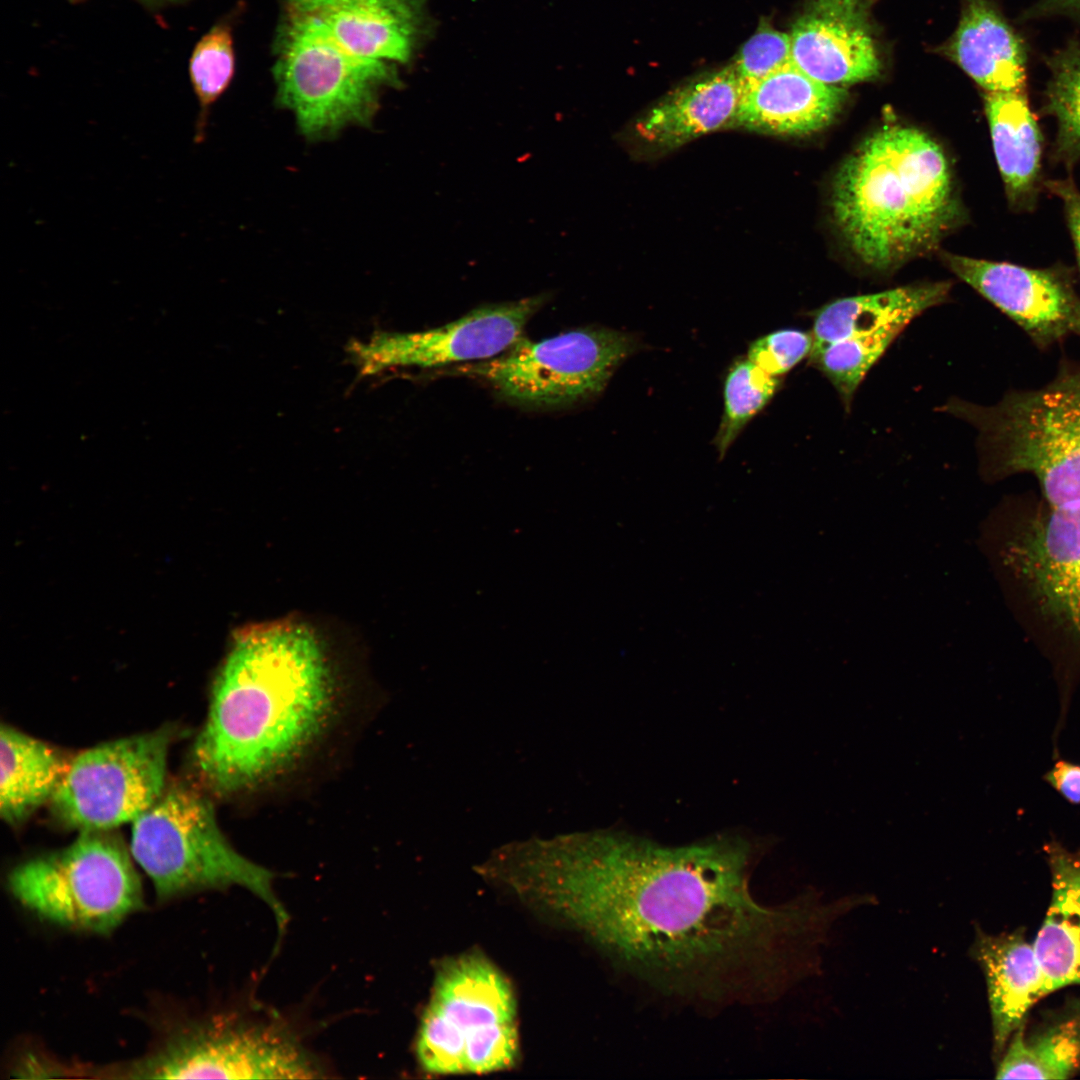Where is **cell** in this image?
<instances>
[{"label":"cell","instance_id":"1","mask_svg":"<svg viewBox=\"0 0 1080 1080\" xmlns=\"http://www.w3.org/2000/svg\"><path fill=\"white\" fill-rule=\"evenodd\" d=\"M749 842L664 846L624 833L586 839L527 870L519 893L577 928L633 976L711 1004L775 1000L818 966L842 898L764 904Z\"/></svg>","mask_w":1080,"mask_h":1080},{"label":"cell","instance_id":"2","mask_svg":"<svg viewBox=\"0 0 1080 1080\" xmlns=\"http://www.w3.org/2000/svg\"><path fill=\"white\" fill-rule=\"evenodd\" d=\"M342 706L310 628L288 621L250 626L235 636L215 678L192 748L194 770L222 797L268 787L310 756Z\"/></svg>","mask_w":1080,"mask_h":1080},{"label":"cell","instance_id":"3","mask_svg":"<svg viewBox=\"0 0 1080 1080\" xmlns=\"http://www.w3.org/2000/svg\"><path fill=\"white\" fill-rule=\"evenodd\" d=\"M831 210L856 258L878 272L934 249L961 216L941 146L899 124L877 129L842 163Z\"/></svg>","mask_w":1080,"mask_h":1080},{"label":"cell","instance_id":"4","mask_svg":"<svg viewBox=\"0 0 1080 1080\" xmlns=\"http://www.w3.org/2000/svg\"><path fill=\"white\" fill-rule=\"evenodd\" d=\"M983 546L1011 610L1052 667L1058 744L1080 683V506L1011 496L986 521Z\"/></svg>","mask_w":1080,"mask_h":1080},{"label":"cell","instance_id":"5","mask_svg":"<svg viewBox=\"0 0 1080 1080\" xmlns=\"http://www.w3.org/2000/svg\"><path fill=\"white\" fill-rule=\"evenodd\" d=\"M938 410L976 429L985 480L1030 474L1051 506H1080L1079 361L1062 359L1048 383L1010 390L995 404L952 398Z\"/></svg>","mask_w":1080,"mask_h":1080},{"label":"cell","instance_id":"6","mask_svg":"<svg viewBox=\"0 0 1080 1080\" xmlns=\"http://www.w3.org/2000/svg\"><path fill=\"white\" fill-rule=\"evenodd\" d=\"M130 852L160 900L237 885L261 898L281 929L288 920L273 889V873L232 847L211 801L189 785L166 787L132 822Z\"/></svg>","mask_w":1080,"mask_h":1080},{"label":"cell","instance_id":"7","mask_svg":"<svg viewBox=\"0 0 1080 1080\" xmlns=\"http://www.w3.org/2000/svg\"><path fill=\"white\" fill-rule=\"evenodd\" d=\"M515 998L502 972L479 954L445 962L436 974L416 1038L419 1064L432 1074H482L518 1056Z\"/></svg>","mask_w":1080,"mask_h":1080},{"label":"cell","instance_id":"8","mask_svg":"<svg viewBox=\"0 0 1080 1080\" xmlns=\"http://www.w3.org/2000/svg\"><path fill=\"white\" fill-rule=\"evenodd\" d=\"M276 103L310 140L369 126L385 88L401 87L398 66L358 57L304 20L280 12L272 42Z\"/></svg>","mask_w":1080,"mask_h":1080},{"label":"cell","instance_id":"9","mask_svg":"<svg viewBox=\"0 0 1080 1080\" xmlns=\"http://www.w3.org/2000/svg\"><path fill=\"white\" fill-rule=\"evenodd\" d=\"M8 882L14 897L39 917L94 933L111 932L143 906L129 853L107 831H82L68 847L17 866Z\"/></svg>","mask_w":1080,"mask_h":1080},{"label":"cell","instance_id":"10","mask_svg":"<svg viewBox=\"0 0 1080 1080\" xmlns=\"http://www.w3.org/2000/svg\"><path fill=\"white\" fill-rule=\"evenodd\" d=\"M637 349L631 334L579 328L539 341L522 336L501 354L469 364L465 371L512 403L560 408L599 395L619 364Z\"/></svg>","mask_w":1080,"mask_h":1080},{"label":"cell","instance_id":"11","mask_svg":"<svg viewBox=\"0 0 1080 1080\" xmlns=\"http://www.w3.org/2000/svg\"><path fill=\"white\" fill-rule=\"evenodd\" d=\"M171 729L110 741L78 754L52 799L54 816L82 831L133 822L166 788Z\"/></svg>","mask_w":1080,"mask_h":1080},{"label":"cell","instance_id":"12","mask_svg":"<svg viewBox=\"0 0 1080 1080\" xmlns=\"http://www.w3.org/2000/svg\"><path fill=\"white\" fill-rule=\"evenodd\" d=\"M116 1078L303 1079L321 1070L300 1044L273 1024L216 1020L175 1034L153 1054L111 1069Z\"/></svg>","mask_w":1080,"mask_h":1080},{"label":"cell","instance_id":"13","mask_svg":"<svg viewBox=\"0 0 1080 1080\" xmlns=\"http://www.w3.org/2000/svg\"><path fill=\"white\" fill-rule=\"evenodd\" d=\"M944 260L959 279L1021 328L1039 350L1080 337V296L1066 272L954 254H946Z\"/></svg>","mask_w":1080,"mask_h":1080},{"label":"cell","instance_id":"14","mask_svg":"<svg viewBox=\"0 0 1080 1080\" xmlns=\"http://www.w3.org/2000/svg\"><path fill=\"white\" fill-rule=\"evenodd\" d=\"M426 0H282V13L321 30L346 51L406 65L426 32Z\"/></svg>","mask_w":1080,"mask_h":1080},{"label":"cell","instance_id":"15","mask_svg":"<svg viewBox=\"0 0 1080 1080\" xmlns=\"http://www.w3.org/2000/svg\"><path fill=\"white\" fill-rule=\"evenodd\" d=\"M546 294L478 307L457 320L430 330L386 337L380 361L388 365L441 367L495 357L523 336Z\"/></svg>","mask_w":1080,"mask_h":1080},{"label":"cell","instance_id":"16","mask_svg":"<svg viewBox=\"0 0 1080 1080\" xmlns=\"http://www.w3.org/2000/svg\"><path fill=\"white\" fill-rule=\"evenodd\" d=\"M789 36L791 62L820 82L855 83L880 72L866 0H808Z\"/></svg>","mask_w":1080,"mask_h":1080},{"label":"cell","instance_id":"17","mask_svg":"<svg viewBox=\"0 0 1080 1080\" xmlns=\"http://www.w3.org/2000/svg\"><path fill=\"white\" fill-rule=\"evenodd\" d=\"M735 126L776 135L803 136L828 126L838 115L846 90L808 76L792 62L754 81H742Z\"/></svg>","mask_w":1080,"mask_h":1080},{"label":"cell","instance_id":"18","mask_svg":"<svg viewBox=\"0 0 1080 1080\" xmlns=\"http://www.w3.org/2000/svg\"><path fill=\"white\" fill-rule=\"evenodd\" d=\"M977 931L971 954L985 975L993 1048L1002 1054L1029 1009L1046 995L1045 979L1033 944L1022 930L1000 935Z\"/></svg>","mask_w":1080,"mask_h":1080},{"label":"cell","instance_id":"19","mask_svg":"<svg viewBox=\"0 0 1080 1080\" xmlns=\"http://www.w3.org/2000/svg\"><path fill=\"white\" fill-rule=\"evenodd\" d=\"M742 88L733 64L727 66L666 96L637 121L635 132L649 146L669 150L735 126Z\"/></svg>","mask_w":1080,"mask_h":1080},{"label":"cell","instance_id":"20","mask_svg":"<svg viewBox=\"0 0 1080 1080\" xmlns=\"http://www.w3.org/2000/svg\"><path fill=\"white\" fill-rule=\"evenodd\" d=\"M1052 895L1033 947L1043 971L1046 995L1080 985V849L1052 837L1043 845Z\"/></svg>","mask_w":1080,"mask_h":1080},{"label":"cell","instance_id":"21","mask_svg":"<svg viewBox=\"0 0 1080 1080\" xmlns=\"http://www.w3.org/2000/svg\"><path fill=\"white\" fill-rule=\"evenodd\" d=\"M947 52L986 92H1024L1023 42L988 0L966 1Z\"/></svg>","mask_w":1080,"mask_h":1080},{"label":"cell","instance_id":"22","mask_svg":"<svg viewBox=\"0 0 1080 1080\" xmlns=\"http://www.w3.org/2000/svg\"><path fill=\"white\" fill-rule=\"evenodd\" d=\"M992 145L1007 197L1016 208L1032 205L1041 173L1042 135L1024 92H986Z\"/></svg>","mask_w":1080,"mask_h":1080},{"label":"cell","instance_id":"23","mask_svg":"<svg viewBox=\"0 0 1080 1080\" xmlns=\"http://www.w3.org/2000/svg\"><path fill=\"white\" fill-rule=\"evenodd\" d=\"M951 283L929 282L836 299L814 313L812 350L869 334L896 322L910 323L946 301Z\"/></svg>","mask_w":1080,"mask_h":1080},{"label":"cell","instance_id":"24","mask_svg":"<svg viewBox=\"0 0 1080 1080\" xmlns=\"http://www.w3.org/2000/svg\"><path fill=\"white\" fill-rule=\"evenodd\" d=\"M0 815L10 825L50 802L68 764L49 744L9 725L0 734Z\"/></svg>","mask_w":1080,"mask_h":1080},{"label":"cell","instance_id":"25","mask_svg":"<svg viewBox=\"0 0 1080 1080\" xmlns=\"http://www.w3.org/2000/svg\"><path fill=\"white\" fill-rule=\"evenodd\" d=\"M1003 1052L997 1079H1066L1080 1065V1033L1070 1018L1031 1037L1022 1025Z\"/></svg>","mask_w":1080,"mask_h":1080},{"label":"cell","instance_id":"26","mask_svg":"<svg viewBox=\"0 0 1080 1080\" xmlns=\"http://www.w3.org/2000/svg\"><path fill=\"white\" fill-rule=\"evenodd\" d=\"M242 3L221 17L196 43L189 60V77L199 105L194 142L202 143L211 107L230 86L236 67L234 27Z\"/></svg>","mask_w":1080,"mask_h":1080},{"label":"cell","instance_id":"27","mask_svg":"<svg viewBox=\"0 0 1080 1080\" xmlns=\"http://www.w3.org/2000/svg\"><path fill=\"white\" fill-rule=\"evenodd\" d=\"M908 324L896 322L869 334L850 337L811 350L809 362L831 382L844 407L849 409L867 372Z\"/></svg>","mask_w":1080,"mask_h":1080},{"label":"cell","instance_id":"28","mask_svg":"<svg viewBox=\"0 0 1080 1080\" xmlns=\"http://www.w3.org/2000/svg\"><path fill=\"white\" fill-rule=\"evenodd\" d=\"M781 380L748 358L735 361L724 381V411L714 445L723 458L747 423L774 397Z\"/></svg>","mask_w":1080,"mask_h":1080},{"label":"cell","instance_id":"29","mask_svg":"<svg viewBox=\"0 0 1080 1080\" xmlns=\"http://www.w3.org/2000/svg\"><path fill=\"white\" fill-rule=\"evenodd\" d=\"M1047 109L1057 122L1056 146L1066 161L1080 160V43H1071L1049 62Z\"/></svg>","mask_w":1080,"mask_h":1080},{"label":"cell","instance_id":"30","mask_svg":"<svg viewBox=\"0 0 1080 1080\" xmlns=\"http://www.w3.org/2000/svg\"><path fill=\"white\" fill-rule=\"evenodd\" d=\"M811 333L798 329H780L753 341L747 358L764 372L780 377L810 355Z\"/></svg>","mask_w":1080,"mask_h":1080},{"label":"cell","instance_id":"31","mask_svg":"<svg viewBox=\"0 0 1080 1080\" xmlns=\"http://www.w3.org/2000/svg\"><path fill=\"white\" fill-rule=\"evenodd\" d=\"M791 62L790 36L761 27L740 49L733 64L743 82L761 79Z\"/></svg>","mask_w":1080,"mask_h":1080},{"label":"cell","instance_id":"32","mask_svg":"<svg viewBox=\"0 0 1080 1080\" xmlns=\"http://www.w3.org/2000/svg\"><path fill=\"white\" fill-rule=\"evenodd\" d=\"M1045 781L1065 801L1072 805H1080V764L1060 757L1054 759V764L1043 776Z\"/></svg>","mask_w":1080,"mask_h":1080},{"label":"cell","instance_id":"33","mask_svg":"<svg viewBox=\"0 0 1080 1080\" xmlns=\"http://www.w3.org/2000/svg\"><path fill=\"white\" fill-rule=\"evenodd\" d=\"M1048 187L1062 201L1080 268V192L1071 181H1052Z\"/></svg>","mask_w":1080,"mask_h":1080},{"label":"cell","instance_id":"34","mask_svg":"<svg viewBox=\"0 0 1080 1080\" xmlns=\"http://www.w3.org/2000/svg\"><path fill=\"white\" fill-rule=\"evenodd\" d=\"M1055 14L1080 15V0H1041L1029 10V17Z\"/></svg>","mask_w":1080,"mask_h":1080},{"label":"cell","instance_id":"35","mask_svg":"<svg viewBox=\"0 0 1080 1080\" xmlns=\"http://www.w3.org/2000/svg\"><path fill=\"white\" fill-rule=\"evenodd\" d=\"M71 2H80L83 0H70ZM149 10H158L167 6L184 4L190 0H136Z\"/></svg>","mask_w":1080,"mask_h":1080},{"label":"cell","instance_id":"36","mask_svg":"<svg viewBox=\"0 0 1080 1080\" xmlns=\"http://www.w3.org/2000/svg\"><path fill=\"white\" fill-rule=\"evenodd\" d=\"M1072 1019L1080 1033V1001L1075 1002L1072 1008V1014L1069 1017Z\"/></svg>","mask_w":1080,"mask_h":1080}]
</instances>
